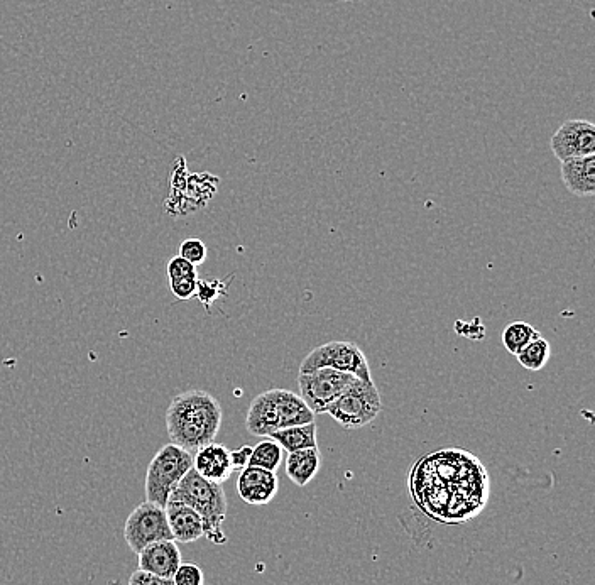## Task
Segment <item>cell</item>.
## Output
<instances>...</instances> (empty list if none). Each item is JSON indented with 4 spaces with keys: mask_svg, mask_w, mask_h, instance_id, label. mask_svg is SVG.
Returning <instances> with one entry per match:
<instances>
[{
    "mask_svg": "<svg viewBox=\"0 0 595 585\" xmlns=\"http://www.w3.org/2000/svg\"><path fill=\"white\" fill-rule=\"evenodd\" d=\"M124 540L131 552L139 553L151 543L161 540H173L170 525L166 518V509L159 504H139L129 516L124 526Z\"/></svg>",
    "mask_w": 595,
    "mask_h": 585,
    "instance_id": "9c48e42d",
    "label": "cell"
},
{
    "mask_svg": "<svg viewBox=\"0 0 595 585\" xmlns=\"http://www.w3.org/2000/svg\"><path fill=\"white\" fill-rule=\"evenodd\" d=\"M518 361L528 371H541L552 357V347L543 337L533 340L519 352Z\"/></svg>",
    "mask_w": 595,
    "mask_h": 585,
    "instance_id": "ffe728a7",
    "label": "cell"
},
{
    "mask_svg": "<svg viewBox=\"0 0 595 585\" xmlns=\"http://www.w3.org/2000/svg\"><path fill=\"white\" fill-rule=\"evenodd\" d=\"M359 378L347 372L333 371V369H315L298 374L301 400L313 411V415L325 413L328 406L345 393Z\"/></svg>",
    "mask_w": 595,
    "mask_h": 585,
    "instance_id": "ba28073f",
    "label": "cell"
},
{
    "mask_svg": "<svg viewBox=\"0 0 595 585\" xmlns=\"http://www.w3.org/2000/svg\"><path fill=\"white\" fill-rule=\"evenodd\" d=\"M284 460V449L276 440L271 437H264L263 442L257 443L252 447L251 462L252 467H259L264 471H278Z\"/></svg>",
    "mask_w": 595,
    "mask_h": 585,
    "instance_id": "ac0fdd59",
    "label": "cell"
},
{
    "mask_svg": "<svg viewBox=\"0 0 595 585\" xmlns=\"http://www.w3.org/2000/svg\"><path fill=\"white\" fill-rule=\"evenodd\" d=\"M252 447L244 445L241 449L230 450V465H232V471L242 472L244 469L249 467L251 462Z\"/></svg>",
    "mask_w": 595,
    "mask_h": 585,
    "instance_id": "484cf974",
    "label": "cell"
},
{
    "mask_svg": "<svg viewBox=\"0 0 595 585\" xmlns=\"http://www.w3.org/2000/svg\"><path fill=\"white\" fill-rule=\"evenodd\" d=\"M197 278H183L170 281V290L178 300H192L197 295Z\"/></svg>",
    "mask_w": 595,
    "mask_h": 585,
    "instance_id": "d4e9b609",
    "label": "cell"
},
{
    "mask_svg": "<svg viewBox=\"0 0 595 585\" xmlns=\"http://www.w3.org/2000/svg\"><path fill=\"white\" fill-rule=\"evenodd\" d=\"M562 180L568 192L574 193L577 197H594L595 154L562 161Z\"/></svg>",
    "mask_w": 595,
    "mask_h": 585,
    "instance_id": "9a60e30c",
    "label": "cell"
},
{
    "mask_svg": "<svg viewBox=\"0 0 595 585\" xmlns=\"http://www.w3.org/2000/svg\"><path fill=\"white\" fill-rule=\"evenodd\" d=\"M207 254V246L197 237H190V239L181 242L180 256L186 261H190L193 266H200V264L205 263Z\"/></svg>",
    "mask_w": 595,
    "mask_h": 585,
    "instance_id": "44dd1931",
    "label": "cell"
},
{
    "mask_svg": "<svg viewBox=\"0 0 595 585\" xmlns=\"http://www.w3.org/2000/svg\"><path fill=\"white\" fill-rule=\"evenodd\" d=\"M193 469L207 481L217 484L229 481L234 472L230 465V450L222 443H208L193 455Z\"/></svg>",
    "mask_w": 595,
    "mask_h": 585,
    "instance_id": "4fadbf2b",
    "label": "cell"
},
{
    "mask_svg": "<svg viewBox=\"0 0 595 585\" xmlns=\"http://www.w3.org/2000/svg\"><path fill=\"white\" fill-rule=\"evenodd\" d=\"M550 146L560 163L567 159L592 156L595 154V126L582 119L567 121L553 134Z\"/></svg>",
    "mask_w": 595,
    "mask_h": 585,
    "instance_id": "30bf717a",
    "label": "cell"
},
{
    "mask_svg": "<svg viewBox=\"0 0 595 585\" xmlns=\"http://www.w3.org/2000/svg\"><path fill=\"white\" fill-rule=\"evenodd\" d=\"M166 273H168V279H170V281H176V279L183 278L198 279L197 266H193L190 261H186V259H183L181 256H176L171 259L170 263H168V268H166Z\"/></svg>",
    "mask_w": 595,
    "mask_h": 585,
    "instance_id": "603a6c76",
    "label": "cell"
},
{
    "mask_svg": "<svg viewBox=\"0 0 595 585\" xmlns=\"http://www.w3.org/2000/svg\"><path fill=\"white\" fill-rule=\"evenodd\" d=\"M408 486L416 506L443 525L467 523L489 501L486 467L465 450H440L418 460Z\"/></svg>",
    "mask_w": 595,
    "mask_h": 585,
    "instance_id": "6da1fadb",
    "label": "cell"
},
{
    "mask_svg": "<svg viewBox=\"0 0 595 585\" xmlns=\"http://www.w3.org/2000/svg\"><path fill=\"white\" fill-rule=\"evenodd\" d=\"M383 410L381 394L374 381L367 383L357 379L345 393L340 394L325 413L332 416L345 430L366 427Z\"/></svg>",
    "mask_w": 595,
    "mask_h": 585,
    "instance_id": "8992f818",
    "label": "cell"
},
{
    "mask_svg": "<svg viewBox=\"0 0 595 585\" xmlns=\"http://www.w3.org/2000/svg\"><path fill=\"white\" fill-rule=\"evenodd\" d=\"M344 2H350V0H344Z\"/></svg>",
    "mask_w": 595,
    "mask_h": 585,
    "instance_id": "83f0119b",
    "label": "cell"
},
{
    "mask_svg": "<svg viewBox=\"0 0 595 585\" xmlns=\"http://www.w3.org/2000/svg\"><path fill=\"white\" fill-rule=\"evenodd\" d=\"M193 469V455L175 443H166L149 462L144 493L148 503L166 506L181 479Z\"/></svg>",
    "mask_w": 595,
    "mask_h": 585,
    "instance_id": "5b68a950",
    "label": "cell"
},
{
    "mask_svg": "<svg viewBox=\"0 0 595 585\" xmlns=\"http://www.w3.org/2000/svg\"><path fill=\"white\" fill-rule=\"evenodd\" d=\"M273 440L283 447L284 452H296V450L313 449L317 447V423H305L296 427L283 428L271 435Z\"/></svg>",
    "mask_w": 595,
    "mask_h": 585,
    "instance_id": "e0dca14e",
    "label": "cell"
},
{
    "mask_svg": "<svg viewBox=\"0 0 595 585\" xmlns=\"http://www.w3.org/2000/svg\"><path fill=\"white\" fill-rule=\"evenodd\" d=\"M279 491V479L276 472L264 471L249 465L239 474L237 493L244 503L251 506H266L271 503Z\"/></svg>",
    "mask_w": 595,
    "mask_h": 585,
    "instance_id": "8fae6325",
    "label": "cell"
},
{
    "mask_svg": "<svg viewBox=\"0 0 595 585\" xmlns=\"http://www.w3.org/2000/svg\"><path fill=\"white\" fill-rule=\"evenodd\" d=\"M222 418L224 411L215 396L203 389H192L173 398L166 410V428L171 443L188 452H197L215 442Z\"/></svg>",
    "mask_w": 595,
    "mask_h": 585,
    "instance_id": "7a4b0ae2",
    "label": "cell"
},
{
    "mask_svg": "<svg viewBox=\"0 0 595 585\" xmlns=\"http://www.w3.org/2000/svg\"><path fill=\"white\" fill-rule=\"evenodd\" d=\"M171 580L175 585H205V574L197 564H193V562L183 564L181 562Z\"/></svg>",
    "mask_w": 595,
    "mask_h": 585,
    "instance_id": "7402d4cb",
    "label": "cell"
},
{
    "mask_svg": "<svg viewBox=\"0 0 595 585\" xmlns=\"http://www.w3.org/2000/svg\"><path fill=\"white\" fill-rule=\"evenodd\" d=\"M137 558H139V570L164 579H173V575L183 562L180 547L175 540L151 543L137 553Z\"/></svg>",
    "mask_w": 595,
    "mask_h": 585,
    "instance_id": "7c38bea8",
    "label": "cell"
},
{
    "mask_svg": "<svg viewBox=\"0 0 595 585\" xmlns=\"http://www.w3.org/2000/svg\"><path fill=\"white\" fill-rule=\"evenodd\" d=\"M312 421H315V415L301 396L288 389L274 388L252 400L247 411L246 427L254 437H271L283 428Z\"/></svg>",
    "mask_w": 595,
    "mask_h": 585,
    "instance_id": "3957f363",
    "label": "cell"
},
{
    "mask_svg": "<svg viewBox=\"0 0 595 585\" xmlns=\"http://www.w3.org/2000/svg\"><path fill=\"white\" fill-rule=\"evenodd\" d=\"M333 369V371L354 374L355 378L371 383L372 372L366 354L354 342H328L313 349L300 364V372L315 369Z\"/></svg>",
    "mask_w": 595,
    "mask_h": 585,
    "instance_id": "52a82bcc",
    "label": "cell"
},
{
    "mask_svg": "<svg viewBox=\"0 0 595 585\" xmlns=\"http://www.w3.org/2000/svg\"><path fill=\"white\" fill-rule=\"evenodd\" d=\"M224 290V285L217 281V279H212V281H198L197 286V295L198 300L202 301L205 307L208 305H212L213 301L219 298L220 293Z\"/></svg>",
    "mask_w": 595,
    "mask_h": 585,
    "instance_id": "cb8c5ba5",
    "label": "cell"
},
{
    "mask_svg": "<svg viewBox=\"0 0 595 585\" xmlns=\"http://www.w3.org/2000/svg\"><path fill=\"white\" fill-rule=\"evenodd\" d=\"M538 337H541V334L533 325L523 322V320H518V322L509 323L508 327L503 330L501 340H503L504 347H506L509 354L518 356L519 352L525 349L526 345L538 339Z\"/></svg>",
    "mask_w": 595,
    "mask_h": 585,
    "instance_id": "d6986e66",
    "label": "cell"
},
{
    "mask_svg": "<svg viewBox=\"0 0 595 585\" xmlns=\"http://www.w3.org/2000/svg\"><path fill=\"white\" fill-rule=\"evenodd\" d=\"M168 503H183L195 509L203 521V536L215 545L227 543L222 526L227 518L229 504L222 484L207 481L192 469L175 487Z\"/></svg>",
    "mask_w": 595,
    "mask_h": 585,
    "instance_id": "277c9868",
    "label": "cell"
},
{
    "mask_svg": "<svg viewBox=\"0 0 595 585\" xmlns=\"http://www.w3.org/2000/svg\"><path fill=\"white\" fill-rule=\"evenodd\" d=\"M164 509L176 543H193L203 538V521L195 509L183 503H168Z\"/></svg>",
    "mask_w": 595,
    "mask_h": 585,
    "instance_id": "5bb4252c",
    "label": "cell"
},
{
    "mask_svg": "<svg viewBox=\"0 0 595 585\" xmlns=\"http://www.w3.org/2000/svg\"><path fill=\"white\" fill-rule=\"evenodd\" d=\"M129 585H175L173 580L158 577V575L149 574L144 570H136L129 579Z\"/></svg>",
    "mask_w": 595,
    "mask_h": 585,
    "instance_id": "4316f807",
    "label": "cell"
},
{
    "mask_svg": "<svg viewBox=\"0 0 595 585\" xmlns=\"http://www.w3.org/2000/svg\"><path fill=\"white\" fill-rule=\"evenodd\" d=\"M322 467V455L318 447L313 449L296 450L286 457L284 471L290 481L298 487H305L315 479Z\"/></svg>",
    "mask_w": 595,
    "mask_h": 585,
    "instance_id": "2e32d148",
    "label": "cell"
}]
</instances>
